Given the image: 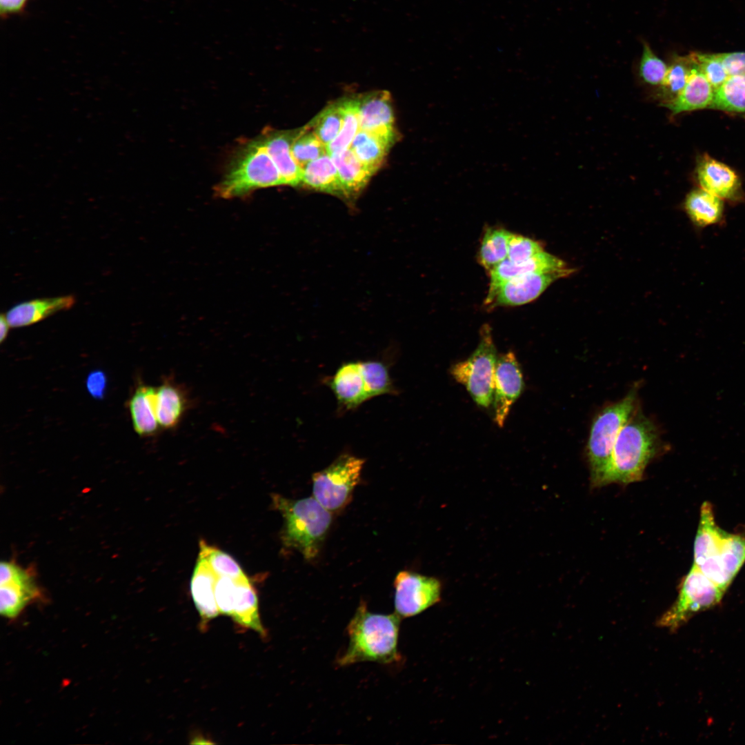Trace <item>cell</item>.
Here are the masks:
<instances>
[{
  "label": "cell",
  "instance_id": "4fadbf2b",
  "mask_svg": "<svg viewBox=\"0 0 745 745\" xmlns=\"http://www.w3.org/2000/svg\"><path fill=\"white\" fill-rule=\"evenodd\" d=\"M359 129L397 139L390 94L377 90L355 99Z\"/></svg>",
  "mask_w": 745,
  "mask_h": 745
},
{
  "label": "cell",
  "instance_id": "44dd1931",
  "mask_svg": "<svg viewBox=\"0 0 745 745\" xmlns=\"http://www.w3.org/2000/svg\"><path fill=\"white\" fill-rule=\"evenodd\" d=\"M217 578L206 559L199 555L190 581V592L203 625L220 614L215 594Z\"/></svg>",
  "mask_w": 745,
  "mask_h": 745
},
{
  "label": "cell",
  "instance_id": "484cf974",
  "mask_svg": "<svg viewBox=\"0 0 745 745\" xmlns=\"http://www.w3.org/2000/svg\"><path fill=\"white\" fill-rule=\"evenodd\" d=\"M302 170L301 186L344 199L337 169L328 152L307 163Z\"/></svg>",
  "mask_w": 745,
  "mask_h": 745
},
{
  "label": "cell",
  "instance_id": "d6a6232c",
  "mask_svg": "<svg viewBox=\"0 0 745 745\" xmlns=\"http://www.w3.org/2000/svg\"><path fill=\"white\" fill-rule=\"evenodd\" d=\"M290 150L293 158L301 169L309 162L328 152L326 146L307 126L296 130Z\"/></svg>",
  "mask_w": 745,
  "mask_h": 745
},
{
  "label": "cell",
  "instance_id": "4316f807",
  "mask_svg": "<svg viewBox=\"0 0 745 745\" xmlns=\"http://www.w3.org/2000/svg\"><path fill=\"white\" fill-rule=\"evenodd\" d=\"M156 388L141 385L137 388L128 402L132 426L140 436L155 435L160 428L155 409Z\"/></svg>",
  "mask_w": 745,
  "mask_h": 745
},
{
  "label": "cell",
  "instance_id": "b9f144b4",
  "mask_svg": "<svg viewBox=\"0 0 745 745\" xmlns=\"http://www.w3.org/2000/svg\"><path fill=\"white\" fill-rule=\"evenodd\" d=\"M717 55L729 77L745 75V52L717 53Z\"/></svg>",
  "mask_w": 745,
  "mask_h": 745
},
{
  "label": "cell",
  "instance_id": "3957f363",
  "mask_svg": "<svg viewBox=\"0 0 745 745\" xmlns=\"http://www.w3.org/2000/svg\"><path fill=\"white\" fill-rule=\"evenodd\" d=\"M659 446V437L655 424L635 410L617 437L608 484H627L639 481Z\"/></svg>",
  "mask_w": 745,
  "mask_h": 745
},
{
  "label": "cell",
  "instance_id": "ba28073f",
  "mask_svg": "<svg viewBox=\"0 0 745 745\" xmlns=\"http://www.w3.org/2000/svg\"><path fill=\"white\" fill-rule=\"evenodd\" d=\"M364 462V459L350 454L341 455L328 467L312 475V496L330 512L341 510L352 499Z\"/></svg>",
  "mask_w": 745,
  "mask_h": 745
},
{
  "label": "cell",
  "instance_id": "8992f818",
  "mask_svg": "<svg viewBox=\"0 0 745 745\" xmlns=\"http://www.w3.org/2000/svg\"><path fill=\"white\" fill-rule=\"evenodd\" d=\"M497 350L488 325L482 326L479 342L465 360L452 366L453 377L462 384L475 403L487 408L493 404Z\"/></svg>",
  "mask_w": 745,
  "mask_h": 745
},
{
  "label": "cell",
  "instance_id": "ffe728a7",
  "mask_svg": "<svg viewBox=\"0 0 745 745\" xmlns=\"http://www.w3.org/2000/svg\"><path fill=\"white\" fill-rule=\"evenodd\" d=\"M690 61V72L684 89L674 99L661 103L662 106L668 108L673 115L708 108L713 98V88L698 67L691 59Z\"/></svg>",
  "mask_w": 745,
  "mask_h": 745
},
{
  "label": "cell",
  "instance_id": "836d02e7",
  "mask_svg": "<svg viewBox=\"0 0 745 745\" xmlns=\"http://www.w3.org/2000/svg\"><path fill=\"white\" fill-rule=\"evenodd\" d=\"M199 555L204 557L217 576L228 577L239 581L247 579L239 564L228 554L210 546L203 540L199 542Z\"/></svg>",
  "mask_w": 745,
  "mask_h": 745
},
{
  "label": "cell",
  "instance_id": "5b68a950",
  "mask_svg": "<svg viewBox=\"0 0 745 745\" xmlns=\"http://www.w3.org/2000/svg\"><path fill=\"white\" fill-rule=\"evenodd\" d=\"M637 394L633 387L622 399L603 408L593 421L586 455L593 487L608 484L613 448L621 428L635 410Z\"/></svg>",
  "mask_w": 745,
  "mask_h": 745
},
{
  "label": "cell",
  "instance_id": "ab89813d",
  "mask_svg": "<svg viewBox=\"0 0 745 745\" xmlns=\"http://www.w3.org/2000/svg\"><path fill=\"white\" fill-rule=\"evenodd\" d=\"M544 251L540 243L515 233H511L507 259L513 263H520L530 259Z\"/></svg>",
  "mask_w": 745,
  "mask_h": 745
},
{
  "label": "cell",
  "instance_id": "ee69618b",
  "mask_svg": "<svg viewBox=\"0 0 745 745\" xmlns=\"http://www.w3.org/2000/svg\"><path fill=\"white\" fill-rule=\"evenodd\" d=\"M29 0H0V13L2 17L21 12Z\"/></svg>",
  "mask_w": 745,
  "mask_h": 745
},
{
  "label": "cell",
  "instance_id": "52a82bcc",
  "mask_svg": "<svg viewBox=\"0 0 745 745\" xmlns=\"http://www.w3.org/2000/svg\"><path fill=\"white\" fill-rule=\"evenodd\" d=\"M714 582L693 566L682 580L673 605L657 620V626L675 631L696 613L717 606L724 593Z\"/></svg>",
  "mask_w": 745,
  "mask_h": 745
},
{
  "label": "cell",
  "instance_id": "8fae6325",
  "mask_svg": "<svg viewBox=\"0 0 745 745\" xmlns=\"http://www.w3.org/2000/svg\"><path fill=\"white\" fill-rule=\"evenodd\" d=\"M524 388L523 374L515 353L509 351L500 355L495 365L492 404L494 421L498 426H504Z\"/></svg>",
  "mask_w": 745,
  "mask_h": 745
},
{
  "label": "cell",
  "instance_id": "277c9868",
  "mask_svg": "<svg viewBox=\"0 0 745 745\" xmlns=\"http://www.w3.org/2000/svg\"><path fill=\"white\" fill-rule=\"evenodd\" d=\"M279 185H284L279 170L259 135L239 148L215 193L230 199Z\"/></svg>",
  "mask_w": 745,
  "mask_h": 745
},
{
  "label": "cell",
  "instance_id": "7a4b0ae2",
  "mask_svg": "<svg viewBox=\"0 0 745 745\" xmlns=\"http://www.w3.org/2000/svg\"><path fill=\"white\" fill-rule=\"evenodd\" d=\"M272 499L284 518V545L298 550L307 560L315 558L331 525L332 512L313 496L294 500L273 494Z\"/></svg>",
  "mask_w": 745,
  "mask_h": 745
},
{
  "label": "cell",
  "instance_id": "f6af8a7d",
  "mask_svg": "<svg viewBox=\"0 0 745 745\" xmlns=\"http://www.w3.org/2000/svg\"><path fill=\"white\" fill-rule=\"evenodd\" d=\"M10 325L6 319V315L2 314L0 318V341L2 343L6 338Z\"/></svg>",
  "mask_w": 745,
  "mask_h": 745
},
{
  "label": "cell",
  "instance_id": "2e32d148",
  "mask_svg": "<svg viewBox=\"0 0 745 745\" xmlns=\"http://www.w3.org/2000/svg\"><path fill=\"white\" fill-rule=\"evenodd\" d=\"M573 272L564 261L544 250L530 259L513 263L507 259L488 272L490 284L488 292L495 290L501 284L513 278L531 273H550L560 278Z\"/></svg>",
  "mask_w": 745,
  "mask_h": 745
},
{
  "label": "cell",
  "instance_id": "7bdbcfd3",
  "mask_svg": "<svg viewBox=\"0 0 745 745\" xmlns=\"http://www.w3.org/2000/svg\"><path fill=\"white\" fill-rule=\"evenodd\" d=\"M107 386V379L105 373L101 370H94L90 372L86 379V388L89 393L95 398L101 399L104 397Z\"/></svg>",
  "mask_w": 745,
  "mask_h": 745
},
{
  "label": "cell",
  "instance_id": "e575fe53",
  "mask_svg": "<svg viewBox=\"0 0 745 745\" xmlns=\"http://www.w3.org/2000/svg\"><path fill=\"white\" fill-rule=\"evenodd\" d=\"M691 68V61L688 56L677 57L670 66L659 87V96L662 102H667L677 97L685 87Z\"/></svg>",
  "mask_w": 745,
  "mask_h": 745
},
{
  "label": "cell",
  "instance_id": "74e56055",
  "mask_svg": "<svg viewBox=\"0 0 745 745\" xmlns=\"http://www.w3.org/2000/svg\"><path fill=\"white\" fill-rule=\"evenodd\" d=\"M668 66L651 50L647 43H644L639 62V73L641 79L653 86L660 87L665 79Z\"/></svg>",
  "mask_w": 745,
  "mask_h": 745
},
{
  "label": "cell",
  "instance_id": "83f0119b",
  "mask_svg": "<svg viewBox=\"0 0 745 745\" xmlns=\"http://www.w3.org/2000/svg\"><path fill=\"white\" fill-rule=\"evenodd\" d=\"M233 612L231 617L239 624L264 635L261 624L258 598L248 578L235 581Z\"/></svg>",
  "mask_w": 745,
  "mask_h": 745
},
{
  "label": "cell",
  "instance_id": "d590c367",
  "mask_svg": "<svg viewBox=\"0 0 745 745\" xmlns=\"http://www.w3.org/2000/svg\"><path fill=\"white\" fill-rule=\"evenodd\" d=\"M370 398L395 393L386 366L379 361H360Z\"/></svg>",
  "mask_w": 745,
  "mask_h": 745
},
{
  "label": "cell",
  "instance_id": "ac0fdd59",
  "mask_svg": "<svg viewBox=\"0 0 745 745\" xmlns=\"http://www.w3.org/2000/svg\"><path fill=\"white\" fill-rule=\"evenodd\" d=\"M337 400L344 408H357L371 399L362 374L360 361L343 364L328 384Z\"/></svg>",
  "mask_w": 745,
  "mask_h": 745
},
{
  "label": "cell",
  "instance_id": "9c48e42d",
  "mask_svg": "<svg viewBox=\"0 0 745 745\" xmlns=\"http://www.w3.org/2000/svg\"><path fill=\"white\" fill-rule=\"evenodd\" d=\"M393 585L395 610L401 618L417 615L441 600L442 583L435 577L401 570Z\"/></svg>",
  "mask_w": 745,
  "mask_h": 745
},
{
  "label": "cell",
  "instance_id": "f1b7e54d",
  "mask_svg": "<svg viewBox=\"0 0 745 745\" xmlns=\"http://www.w3.org/2000/svg\"><path fill=\"white\" fill-rule=\"evenodd\" d=\"M396 140L359 129L350 148L359 160L375 173L382 164L388 149Z\"/></svg>",
  "mask_w": 745,
  "mask_h": 745
},
{
  "label": "cell",
  "instance_id": "f35d334b",
  "mask_svg": "<svg viewBox=\"0 0 745 745\" xmlns=\"http://www.w3.org/2000/svg\"><path fill=\"white\" fill-rule=\"evenodd\" d=\"M688 57L705 75L714 90L719 87L729 77L717 54L693 52Z\"/></svg>",
  "mask_w": 745,
  "mask_h": 745
},
{
  "label": "cell",
  "instance_id": "cb8c5ba5",
  "mask_svg": "<svg viewBox=\"0 0 745 745\" xmlns=\"http://www.w3.org/2000/svg\"><path fill=\"white\" fill-rule=\"evenodd\" d=\"M330 155L337 169L344 199L355 200L374 173L359 160L350 148Z\"/></svg>",
  "mask_w": 745,
  "mask_h": 745
},
{
  "label": "cell",
  "instance_id": "7c38bea8",
  "mask_svg": "<svg viewBox=\"0 0 745 745\" xmlns=\"http://www.w3.org/2000/svg\"><path fill=\"white\" fill-rule=\"evenodd\" d=\"M560 277L550 273H531L513 278L488 292L485 304L490 308L517 306L536 299Z\"/></svg>",
  "mask_w": 745,
  "mask_h": 745
},
{
  "label": "cell",
  "instance_id": "1f68e13d",
  "mask_svg": "<svg viewBox=\"0 0 745 745\" xmlns=\"http://www.w3.org/2000/svg\"><path fill=\"white\" fill-rule=\"evenodd\" d=\"M344 116V101H341L325 108L307 126L327 147L339 133Z\"/></svg>",
  "mask_w": 745,
  "mask_h": 745
},
{
  "label": "cell",
  "instance_id": "6da1fadb",
  "mask_svg": "<svg viewBox=\"0 0 745 745\" xmlns=\"http://www.w3.org/2000/svg\"><path fill=\"white\" fill-rule=\"evenodd\" d=\"M400 617L394 614L374 613L361 602L347 626L349 643L337 659L339 666L363 662L380 664L398 662Z\"/></svg>",
  "mask_w": 745,
  "mask_h": 745
},
{
  "label": "cell",
  "instance_id": "d4e9b609",
  "mask_svg": "<svg viewBox=\"0 0 745 745\" xmlns=\"http://www.w3.org/2000/svg\"><path fill=\"white\" fill-rule=\"evenodd\" d=\"M684 206L690 220L698 229L718 225L723 221V200L702 188L691 191L686 197Z\"/></svg>",
  "mask_w": 745,
  "mask_h": 745
},
{
  "label": "cell",
  "instance_id": "9a60e30c",
  "mask_svg": "<svg viewBox=\"0 0 745 745\" xmlns=\"http://www.w3.org/2000/svg\"><path fill=\"white\" fill-rule=\"evenodd\" d=\"M696 179L700 188L723 201H736L742 199L739 176L726 164L707 154L697 159Z\"/></svg>",
  "mask_w": 745,
  "mask_h": 745
},
{
  "label": "cell",
  "instance_id": "4dcf8cb0",
  "mask_svg": "<svg viewBox=\"0 0 745 745\" xmlns=\"http://www.w3.org/2000/svg\"><path fill=\"white\" fill-rule=\"evenodd\" d=\"M708 108L745 112V75L730 76L717 89Z\"/></svg>",
  "mask_w": 745,
  "mask_h": 745
},
{
  "label": "cell",
  "instance_id": "e0dca14e",
  "mask_svg": "<svg viewBox=\"0 0 745 745\" xmlns=\"http://www.w3.org/2000/svg\"><path fill=\"white\" fill-rule=\"evenodd\" d=\"M296 130H273L266 128L259 135L268 152L277 165L284 185H301L302 169L291 152V143Z\"/></svg>",
  "mask_w": 745,
  "mask_h": 745
},
{
  "label": "cell",
  "instance_id": "5bb4252c",
  "mask_svg": "<svg viewBox=\"0 0 745 745\" xmlns=\"http://www.w3.org/2000/svg\"><path fill=\"white\" fill-rule=\"evenodd\" d=\"M744 562L745 535L728 533L718 555L695 567L725 592Z\"/></svg>",
  "mask_w": 745,
  "mask_h": 745
},
{
  "label": "cell",
  "instance_id": "8d00e7d4",
  "mask_svg": "<svg viewBox=\"0 0 745 745\" xmlns=\"http://www.w3.org/2000/svg\"><path fill=\"white\" fill-rule=\"evenodd\" d=\"M344 121L338 135L327 146L329 155L349 148L359 130L355 99L344 100Z\"/></svg>",
  "mask_w": 745,
  "mask_h": 745
},
{
  "label": "cell",
  "instance_id": "7402d4cb",
  "mask_svg": "<svg viewBox=\"0 0 745 745\" xmlns=\"http://www.w3.org/2000/svg\"><path fill=\"white\" fill-rule=\"evenodd\" d=\"M189 406L188 393L171 379H166L156 388L155 409L159 426L164 429L176 428Z\"/></svg>",
  "mask_w": 745,
  "mask_h": 745
},
{
  "label": "cell",
  "instance_id": "30bf717a",
  "mask_svg": "<svg viewBox=\"0 0 745 745\" xmlns=\"http://www.w3.org/2000/svg\"><path fill=\"white\" fill-rule=\"evenodd\" d=\"M40 596L33 572L12 562L0 566V608L6 618H15Z\"/></svg>",
  "mask_w": 745,
  "mask_h": 745
},
{
  "label": "cell",
  "instance_id": "60d3db41",
  "mask_svg": "<svg viewBox=\"0 0 745 745\" xmlns=\"http://www.w3.org/2000/svg\"><path fill=\"white\" fill-rule=\"evenodd\" d=\"M235 586V580L228 577L218 576L215 594L220 614L232 616Z\"/></svg>",
  "mask_w": 745,
  "mask_h": 745
},
{
  "label": "cell",
  "instance_id": "d6986e66",
  "mask_svg": "<svg viewBox=\"0 0 745 745\" xmlns=\"http://www.w3.org/2000/svg\"><path fill=\"white\" fill-rule=\"evenodd\" d=\"M74 303L75 297L72 295L39 298L14 306L5 315L11 328L24 327L59 311L70 309Z\"/></svg>",
  "mask_w": 745,
  "mask_h": 745
},
{
  "label": "cell",
  "instance_id": "f546056e",
  "mask_svg": "<svg viewBox=\"0 0 745 745\" xmlns=\"http://www.w3.org/2000/svg\"><path fill=\"white\" fill-rule=\"evenodd\" d=\"M511 233L502 228H488L485 231L478 252V260L488 272L507 259Z\"/></svg>",
  "mask_w": 745,
  "mask_h": 745
},
{
  "label": "cell",
  "instance_id": "603a6c76",
  "mask_svg": "<svg viewBox=\"0 0 745 745\" xmlns=\"http://www.w3.org/2000/svg\"><path fill=\"white\" fill-rule=\"evenodd\" d=\"M728 533L719 528L709 502L701 506L700 519L694 544L693 566H699L719 553Z\"/></svg>",
  "mask_w": 745,
  "mask_h": 745
}]
</instances>
